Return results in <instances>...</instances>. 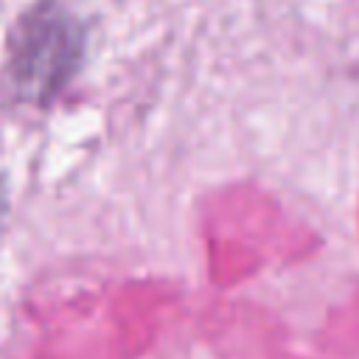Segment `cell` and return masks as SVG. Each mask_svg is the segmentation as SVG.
<instances>
[{
    "label": "cell",
    "mask_w": 359,
    "mask_h": 359,
    "mask_svg": "<svg viewBox=\"0 0 359 359\" xmlns=\"http://www.w3.org/2000/svg\"><path fill=\"white\" fill-rule=\"evenodd\" d=\"M8 53L14 90L31 101L48 98L59 93L76 70L81 53L79 25L62 8L42 3L20 20L17 31L8 36Z\"/></svg>",
    "instance_id": "6da1fadb"
}]
</instances>
